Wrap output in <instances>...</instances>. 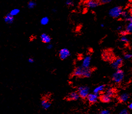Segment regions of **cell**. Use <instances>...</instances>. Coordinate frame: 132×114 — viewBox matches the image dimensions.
Returning a JSON list of instances; mask_svg holds the SVG:
<instances>
[{
  "instance_id": "cell-38",
  "label": "cell",
  "mask_w": 132,
  "mask_h": 114,
  "mask_svg": "<svg viewBox=\"0 0 132 114\" xmlns=\"http://www.w3.org/2000/svg\"><path fill=\"white\" fill-rule=\"evenodd\" d=\"M131 0V1H132V0Z\"/></svg>"
},
{
  "instance_id": "cell-1",
  "label": "cell",
  "mask_w": 132,
  "mask_h": 114,
  "mask_svg": "<svg viewBox=\"0 0 132 114\" xmlns=\"http://www.w3.org/2000/svg\"><path fill=\"white\" fill-rule=\"evenodd\" d=\"M92 74V71L90 68H84L83 67H76L73 72V75L76 76L89 77Z\"/></svg>"
},
{
  "instance_id": "cell-28",
  "label": "cell",
  "mask_w": 132,
  "mask_h": 114,
  "mask_svg": "<svg viewBox=\"0 0 132 114\" xmlns=\"http://www.w3.org/2000/svg\"><path fill=\"white\" fill-rule=\"evenodd\" d=\"M99 114H110V112L108 110H103L100 111Z\"/></svg>"
},
{
  "instance_id": "cell-35",
  "label": "cell",
  "mask_w": 132,
  "mask_h": 114,
  "mask_svg": "<svg viewBox=\"0 0 132 114\" xmlns=\"http://www.w3.org/2000/svg\"><path fill=\"white\" fill-rule=\"evenodd\" d=\"M53 11L54 13H56L57 11V10L56 9H55V8H53Z\"/></svg>"
},
{
  "instance_id": "cell-33",
  "label": "cell",
  "mask_w": 132,
  "mask_h": 114,
  "mask_svg": "<svg viewBox=\"0 0 132 114\" xmlns=\"http://www.w3.org/2000/svg\"><path fill=\"white\" fill-rule=\"evenodd\" d=\"M122 29V27L121 26H118V27H117V29L118 30H121Z\"/></svg>"
},
{
  "instance_id": "cell-9",
  "label": "cell",
  "mask_w": 132,
  "mask_h": 114,
  "mask_svg": "<svg viewBox=\"0 0 132 114\" xmlns=\"http://www.w3.org/2000/svg\"><path fill=\"white\" fill-rule=\"evenodd\" d=\"M40 39L43 43L47 44L51 43L52 40V38L50 35H49L46 33H43L41 35Z\"/></svg>"
},
{
  "instance_id": "cell-2",
  "label": "cell",
  "mask_w": 132,
  "mask_h": 114,
  "mask_svg": "<svg viewBox=\"0 0 132 114\" xmlns=\"http://www.w3.org/2000/svg\"><path fill=\"white\" fill-rule=\"evenodd\" d=\"M124 76V74L123 70L120 69H118L113 73L112 79L115 83H119L123 81Z\"/></svg>"
},
{
  "instance_id": "cell-37",
  "label": "cell",
  "mask_w": 132,
  "mask_h": 114,
  "mask_svg": "<svg viewBox=\"0 0 132 114\" xmlns=\"http://www.w3.org/2000/svg\"><path fill=\"white\" fill-rule=\"evenodd\" d=\"M119 1H123V0H119Z\"/></svg>"
},
{
  "instance_id": "cell-29",
  "label": "cell",
  "mask_w": 132,
  "mask_h": 114,
  "mask_svg": "<svg viewBox=\"0 0 132 114\" xmlns=\"http://www.w3.org/2000/svg\"><path fill=\"white\" fill-rule=\"evenodd\" d=\"M28 61L30 64H33V63H34V59L32 57H30L28 59Z\"/></svg>"
},
{
  "instance_id": "cell-22",
  "label": "cell",
  "mask_w": 132,
  "mask_h": 114,
  "mask_svg": "<svg viewBox=\"0 0 132 114\" xmlns=\"http://www.w3.org/2000/svg\"><path fill=\"white\" fill-rule=\"evenodd\" d=\"M121 17L123 18V19H126L129 17V14L127 12L123 11V13L122 14V15H121Z\"/></svg>"
},
{
  "instance_id": "cell-6",
  "label": "cell",
  "mask_w": 132,
  "mask_h": 114,
  "mask_svg": "<svg viewBox=\"0 0 132 114\" xmlns=\"http://www.w3.org/2000/svg\"><path fill=\"white\" fill-rule=\"evenodd\" d=\"M51 102L50 99L46 97L43 98L41 101V105L42 108L44 110H47L51 106Z\"/></svg>"
},
{
  "instance_id": "cell-24",
  "label": "cell",
  "mask_w": 132,
  "mask_h": 114,
  "mask_svg": "<svg viewBox=\"0 0 132 114\" xmlns=\"http://www.w3.org/2000/svg\"><path fill=\"white\" fill-rule=\"evenodd\" d=\"M66 5L68 6H71L73 5V1L71 0H67L65 2Z\"/></svg>"
},
{
  "instance_id": "cell-8",
  "label": "cell",
  "mask_w": 132,
  "mask_h": 114,
  "mask_svg": "<svg viewBox=\"0 0 132 114\" xmlns=\"http://www.w3.org/2000/svg\"><path fill=\"white\" fill-rule=\"evenodd\" d=\"M123 59L121 58H117L115 59L111 63V66L113 68L118 69L123 65Z\"/></svg>"
},
{
  "instance_id": "cell-18",
  "label": "cell",
  "mask_w": 132,
  "mask_h": 114,
  "mask_svg": "<svg viewBox=\"0 0 132 114\" xmlns=\"http://www.w3.org/2000/svg\"><path fill=\"white\" fill-rule=\"evenodd\" d=\"M50 19L47 16L43 17L40 20V23L42 26H46L48 24Z\"/></svg>"
},
{
  "instance_id": "cell-34",
  "label": "cell",
  "mask_w": 132,
  "mask_h": 114,
  "mask_svg": "<svg viewBox=\"0 0 132 114\" xmlns=\"http://www.w3.org/2000/svg\"><path fill=\"white\" fill-rule=\"evenodd\" d=\"M130 14L131 16H132V5L130 9Z\"/></svg>"
},
{
  "instance_id": "cell-32",
  "label": "cell",
  "mask_w": 132,
  "mask_h": 114,
  "mask_svg": "<svg viewBox=\"0 0 132 114\" xmlns=\"http://www.w3.org/2000/svg\"><path fill=\"white\" fill-rule=\"evenodd\" d=\"M128 107H129V108L130 109L132 110V103H130V104L129 105H128Z\"/></svg>"
},
{
  "instance_id": "cell-31",
  "label": "cell",
  "mask_w": 132,
  "mask_h": 114,
  "mask_svg": "<svg viewBox=\"0 0 132 114\" xmlns=\"http://www.w3.org/2000/svg\"><path fill=\"white\" fill-rule=\"evenodd\" d=\"M121 34L122 36H126L127 34V33L126 32V31H122L121 32Z\"/></svg>"
},
{
  "instance_id": "cell-13",
  "label": "cell",
  "mask_w": 132,
  "mask_h": 114,
  "mask_svg": "<svg viewBox=\"0 0 132 114\" xmlns=\"http://www.w3.org/2000/svg\"><path fill=\"white\" fill-rule=\"evenodd\" d=\"M79 97L80 96L78 93L75 92H73L70 93L68 95H67V99L71 101H76L79 99Z\"/></svg>"
},
{
  "instance_id": "cell-36",
  "label": "cell",
  "mask_w": 132,
  "mask_h": 114,
  "mask_svg": "<svg viewBox=\"0 0 132 114\" xmlns=\"http://www.w3.org/2000/svg\"><path fill=\"white\" fill-rule=\"evenodd\" d=\"M100 26H101V27H102V28H103L104 26H105V25H104V24H101Z\"/></svg>"
},
{
  "instance_id": "cell-17",
  "label": "cell",
  "mask_w": 132,
  "mask_h": 114,
  "mask_svg": "<svg viewBox=\"0 0 132 114\" xmlns=\"http://www.w3.org/2000/svg\"><path fill=\"white\" fill-rule=\"evenodd\" d=\"M104 89H105V85H104L98 86L94 88V91H93V93L97 94V95H99L100 93L104 91Z\"/></svg>"
},
{
  "instance_id": "cell-21",
  "label": "cell",
  "mask_w": 132,
  "mask_h": 114,
  "mask_svg": "<svg viewBox=\"0 0 132 114\" xmlns=\"http://www.w3.org/2000/svg\"><path fill=\"white\" fill-rule=\"evenodd\" d=\"M114 93H115V91L113 90V88H112L111 87H109V88L107 89L105 94L112 97L114 95Z\"/></svg>"
},
{
  "instance_id": "cell-14",
  "label": "cell",
  "mask_w": 132,
  "mask_h": 114,
  "mask_svg": "<svg viewBox=\"0 0 132 114\" xmlns=\"http://www.w3.org/2000/svg\"><path fill=\"white\" fill-rule=\"evenodd\" d=\"M14 17L11 15L9 13L7 14L4 18V22L8 25L12 24L14 21Z\"/></svg>"
},
{
  "instance_id": "cell-16",
  "label": "cell",
  "mask_w": 132,
  "mask_h": 114,
  "mask_svg": "<svg viewBox=\"0 0 132 114\" xmlns=\"http://www.w3.org/2000/svg\"><path fill=\"white\" fill-rule=\"evenodd\" d=\"M129 98V95L127 93H123L120 95L119 97V100L121 102H126Z\"/></svg>"
},
{
  "instance_id": "cell-4",
  "label": "cell",
  "mask_w": 132,
  "mask_h": 114,
  "mask_svg": "<svg viewBox=\"0 0 132 114\" xmlns=\"http://www.w3.org/2000/svg\"><path fill=\"white\" fill-rule=\"evenodd\" d=\"M90 89L88 87L86 86H82L78 88V93L80 97L85 99L87 98L89 94Z\"/></svg>"
},
{
  "instance_id": "cell-23",
  "label": "cell",
  "mask_w": 132,
  "mask_h": 114,
  "mask_svg": "<svg viewBox=\"0 0 132 114\" xmlns=\"http://www.w3.org/2000/svg\"><path fill=\"white\" fill-rule=\"evenodd\" d=\"M121 41L124 43H127L129 41V39L126 36H122L121 38Z\"/></svg>"
},
{
  "instance_id": "cell-25",
  "label": "cell",
  "mask_w": 132,
  "mask_h": 114,
  "mask_svg": "<svg viewBox=\"0 0 132 114\" xmlns=\"http://www.w3.org/2000/svg\"><path fill=\"white\" fill-rule=\"evenodd\" d=\"M132 58V55L131 54H126L124 56V58L126 60H128Z\"/></svg>"
},
{
  "instance_id": "cell-26",
  "label": "cell",
  "mask_w": 132,
  "mask_h": 114,
  "mask_svg": "<svg viewBox=\"0 0 132 114\" xmlns=\"http://www.w3.org/2000/svg\"><path fill=\"white\" fill-rule=\"evenodd\" d=\"M112 0H99L100 3H102V4H106V3H110L111 2Z\"/></svg>"
},
{
  "instance_id": "cell-3",
  "label": "cell",
  "mask_w": 132,
  "mask_h": 114,
  "mask_svg": "<svg viewBox=\"0 0 132 114\" xmlns=\"http://www.w3.org/2000/svg\"><path fill=\"white\" fill-rule=\"evenodd\" d=\"M123 10L120 6H115L111 8L109 11L110 16L114 19L118 18L121 17Z\"/></svg>"
},
{
  "instance_id": "cell-11",
  "label": "cell",
  "mask_w": 132,
  "mask_h": 114,
  "mask_svg": "<svg viewBox=\"0 0 132 114\" xmlns=\"http://www.w3.org/2000/svg\"><path fill=\"white\" fill-rule=\"evenodd\" d=\"M91 62V57L89 56H86L83 59L82 67L84 68H89Z\"/></svg>"
},
{
  "instance_id": "cell-5",
  "label": "cell",
  "mask_w": 132,
  "mask_h": 114,
  "mask_svg": "<svg viewBox=\"0 0 132 114\" xmlns=\"http://www.w3.org/2000/svg\"><path fill=\"white\" fill-rule=\"evenodd\" d=\"M58 55L60 59L64 60L67 59L70 56V52L68 49L64 48L60 50L58 53Z\"/></svg>"
},
{
  "instance_id": "cell-12",
  "label": "cell",
  "mask_w": 132,
  "mask_h": 114,
  "mask_svg": "<svg viewBox=\"0 0 132 114\" xmlns=\"http://www.w3.org/2000/svg\"><path fill=\"white\" fill-rule=\"evenodd\" d=\"M128 21V24L126 26L125 31L128 33H132V16H129L126 19Z\"/></svg>"
},
{
  "instance_id": "cell-30",
  "label": "cell",
  "mask_w": 132,
  "mask_h": 114,
  "mask_svg": "<svg viewBox=\"0 0 132 114\" xmlns=\"http://www.w3.org/2000/svg\"><path fill=\"white\" fill-rule=\"evenodd\" d=\"M46 48H47L48 50H51L53 48V45L52 44H51V43H50L49 44H47Z\"/></svg>"
},
{
  "instance_id": "cell-27",
  "label": "cell",
  "mask_w": 132,
  "mask_h": 114,
  "mask_svg": "<svg viewBox=\"0 0 132 114\" xmlns=\"http://www.w3.org/2000/svg\"><path fill=\"white\" fill-rule=\"evenodd\" d=\"M119 114H129V112L126 109H123L120 112Z\"/></svg>"
},
{
  "instance_id": "cell-10",
  "label": "cell",
  "mask_w": 132,
  "mask_h": 114,
  "mask_svg": "<svg viewBox=\"0 0 132 114\" xmlns=\"http://www.w3.org/2000/svg\"><path fill=\"white\" fill-rule=\"evenodd\" d=\"M87 100L90 103H96L98 99V95L95 94L94 93L89 94L87 97Z\"/></svg>"
},
{
  "instance_id": "cell-15",
  "label": "cell",
  "mask_w": 132,
  "mask_h": 114,
  "mask_svg": "<svg viewBox=\"0 0 132 114\" xmlns=\"http://www.w3.org/2000/svg\"><path fill=\"white\" fill-rule=\"evenodd\" d=\"M100 100L102 102L105 103H108L111 101V97L107 95L106 94H105L100 96Z\"/></svg>"
},
{
  "instance_id": "cell-7",
  "label": "cell",
  "mask_w": 132,
  "mask_h": 114,
  "mask_svg": "<svg viewBox=\"0 0 132 114\" xmlns=\"http://www.w3.org/2000/svg\"><path fill=\"white\" fill-rule=\"evenodd\" d=\"M99 0H88L86 2V5L90 8H95L100 5Z\"/></svg>"
},
{
  "instance_id": "cell-20",
  "label": "cell",
  "mask_w": 132,
  "mask_h": 114,
  "mask_svg": "<svg viewBox=\"0 0 132 114\" xmlns=\"http://www.w3.org/2000/svg\"><path fill=\"white\" fill-rule=\"evenodd\" d=\"M20 12V11L19 8H14V9L11 10V11L10 12L9 14L12 16L15 17V16L18 15L19 14Z\"/></svg>"
},
{
  "instance_id": "cell-19",
  "label": "cell",
  "mask_w": 132,
  "mask_h": 114,
  "mask_svg": "<svg viewBox=\"0 0 132 114\" xmlns=\"http://www.w3.org/2000/svg\"><path fill=\"white\" fill-rule=\"evenodd\" d=\"M36 5H37V3L35 0H30L28 2L27 6L28 9H34L36 7Z\"/></svg>"
}]
</instances>
